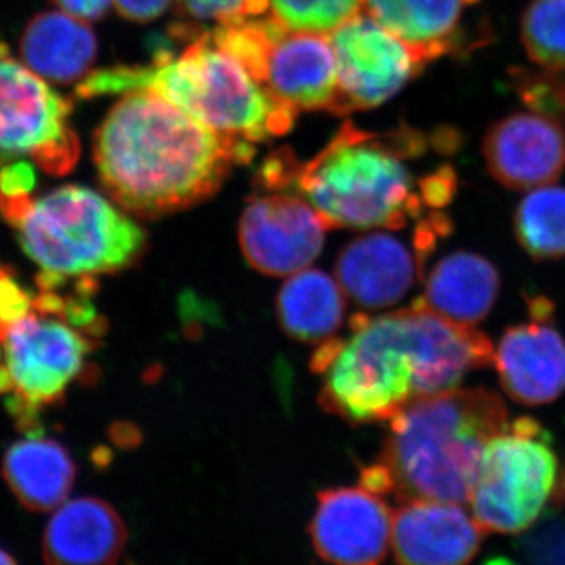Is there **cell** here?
Returning <instances> with one entry per match:
<instances>
[{"label": "cell", "instance_id": "6da1fadb", "mask_svg": "<svg viewBox=\"0 0 565 565\" xmlns=\"http://www.w3.org/2000/svg\"><path fill=\"white\" fill-rule=\"evenodd\" d=\"M493 344L475 326L407 310L351 321L345 340L322 341L311 360L322 375L321 405L349 423L390 422L422 397L451 392L470 371L493 362Z\"/></svg>", "mask_w": 565, "mask_h": 565}, {"label": "cell", "instance_id": "7a4b0ae2", "mask_svg": "<svg viewBox=\"0 0 565 565\" xmlns=\"http://www.w3.org/2000/svg\"><path fill=\"white\" fill-rule=\"evenodd\" d=\"M253 154L252 141L214 131L150 92L125 93L93 148L107 195L148 221L206 202Z\"/></svg>", "mask_w": 565, "mask_h": 565}, {"label": "cell", "instance_id": "3957f363", "mask_svg": "<svg viewBox=\"0 0 565 565\" xmlns=\"http://www.w3.org/2000/svg\"><path fill=\"white\" fill-rule=\"evenodd\" d=\"M508 424V407L492 390L416 399L390 419L382 455L364 468L360 486L399 503H468L482 451Z\"/></svg>", "mask_w": 565, "mask_h": 565}, {"label": "cell", "instance_id": "277c9868", "mask_svg": "<svg viewBox=\"0 0 565 565\" xmlns=\"http://www.w3.org/2000/svg\"><path fill=\"white\" fill-rule=\"evenodd\" d=\"M427 150L412 129L381 136L348 121L310 162L289 154L281 191L307 200L327 228L401 230L422 215V193L404 159Z\"/></svg>", "mask_w": 565, "mask_h": 565}, {"label": "cell", "instance_id": "5b68a950", "mask_svg": "<svg viewBox=\"0 0 565 565\" xmlns=\"http://www.w3.org/2000/svg\"><path fill=\"white\" fill-rule=\"evenodd\" d=\"M129 92L154 93L207 128L252 143L285 136L299 114L264 90L211 32L177 57L161 52L151 65L95 71L77 85L82 99Z\"/></svg>", "mask_w": 565, "mask_h": 565}, {"label": "cell", "instance_id": "8992f818", "mask_svg": "<svg viewBox=\"0 0 565 565\" xmlns=\"http://www.w3.org/2000/svg\"><path fill=\"white\" fill-rule=\"evenodd\" d=\"M0 214L40 267L39 288L122 273L147 250V233L128 212L82 185H63L41 196H0Z\"/></svg>", "mask_w": 565, "mask_h": 565}, {"label": "cell", "instance_id": "52a82bcc", "mask_svg": "<svg viewBox=\"0 0 565 565\" xmlns=\"http://www.w3.org/2000/svg\"><path fill=\"white\" fill-rule=\"evenodd\" d=\"M102 318L87 297L40 288L31 311L11 327L0 345V396L24 433L40 415L62 403L102 338Z\"/></svg>", "mask_w": 565, "mask_h": 565}, {"label": "cell", "instance_id": "ba28073f", "mask_svg": "<svg viewBox=\"0 0 565 565\" xmlns=\"http://www.w3.org/2000/svg\"><path fill=\"white\" fill-rule=\"evenodd\" d=\"M211 33L277 102L296 111L329 110L337 92L329 36L292 31L270 10L217 22Z\"/></svg>", "mask_w": 565, "mask_h": 565}, {"label": "cell", "instance_id": "9c48e42d", "mask_svg": "<svg viewBox=\"0 0 565 565\" xmlns=\"http://www.w3.org/2000/svg\"><path fill=\"white\" fill-rule=\"evenodd\" d=\"M559 476L553 438L520 416L486 445L471 489V514L490 533L519 534L537 522Z\"/></svg>", "mask_w": 565, "mask_h": 565}, {"label": "cell", "instance_id": "30bf717a", "mask_svg": "<svg viewBox=\"0 0 565 565\" xmlns=\"http://www.w3.org/2000/svg\"><path fill=\"white\" fill-rule=\"evenodd\" d=\"M71 114L73 103L14 61L0 41V169L32 162L52 177L70 173L81 156Z\"/></svg>", "mask_w": 565, "mask_h": 565}, {"label": "cell", "instance_id": "8fae6325", "mask_svg": "<svg viewBox=\"0 0 565 565\" xmlns=\"http://www.w3.org/2000/svg\"><path fill=\"white\" fill-rule=\"evenodd\" d=\"M329 39L337 58V92L329 110L337 115L381 106L426 66L370 14H356Z\"/></svg>", "mask_w": 565, "mask_h": 565}, {"label": "cell", "instance_id": "7c38bea8", "mask_svg": "<svg viewBox=\"0 0 565 565\" xmlns=\"http://www.w3.org/2000/svg\"><path fill=\"white\" fill-rule=\"evenodd\" d=\"M326 222L307 200L294 192H266L245 207L239 244L253 269L270 277L303 270L318 258Z\"/></svg>", "mask_w": 565, "mask_h": 565}, {"label": "cell", "instance_id": "4fadbf2b", "mask_svg": "<svg viewBox=\"0 0 565 565\" xmlns=\"http://www.w3.org/2000/svg\"><path fill=\"white\" fill-rule=\"evenodd\" d=\"M393 514L382 494L366 487L329 489L318 494L311 542L326 563H382L392 545Z\"/></svg>", "mask_w": 565, "mask_h": 565}, {"label": "cell", "instance_id": "5bb4252c", "mask_svg": "<svg viewBox=\"0 0 565 565\" xmlns=\"http://www.w3.org/2000/svg\"><path fill=\"white\" fill-rule=\"evenodd\" d=\"M531 322L505 330L493 353L500 384L515 403H553L565 392V341L552 326L553 303L530 299Z\"/></svg>", "mask_w": 565, "mask_h": 565}, {"label": "cell", "instance_id": "9a60e30c", "mask_svg": "<svg viewBox=\"0 0 565 565\" xmlns=\"http://www.w3.org/2000/svg\"><path fill=\"white\" fill-rule=\"evenodd\" d=\"M535 114L509 115L482 141L487 170L511 191H533L559 180L565 169V131Z\"/></svg>", "mask_w": 565, "mask_h": 565}, {"label": "cell", "instance_id": "2e32d148", "mask_svg": "<svg viewBox=\"0 0 565 565\" xmlns=\"http://www.w3.org/2000/svg\"><path fill=\"white\" fill-rule=\"evenodd\" d=\"M484 533L462 504L412 500L393 512L392 548L401 564H467L481 550Z\"/></svg>", "mask_w": 565, "mask_h": 565}, {"label": "cell", "instance_id": "e0dca14e", "mask_svg": "<svg viewBox=\"0 0 565 565\" xmlns=\"http://www.w3.org/2000/svg\"><path fill=\"white\" fill-rule=\"evenodd\" d=\"M423 275L416 252L385 233L359 237L345 245L337 263V277L345 296L363 308L399 302Z\"/></svg>", "mask_w": 565, "mask_h": 565}, {"label": "cell", "instance_id": "ac0fdd59", "mask_svg": "<svg viewBox=\"0 0 565 565\" xmlns=\"http://www.w3.org/2000/svg\"><path fill=\"white\" fill-rule=\"evenodd\" d=\"M126 537L125 523L109 503L84 497L55 509L41 550L47 564H114L122 555Z\"/></svg>", "mask_w": 565, "mask_h": 565}, {"label": "cell", "instance_id": "d6986e66", "mask_svg": "<svg viewBox=\"0 0 565 565\" xmlns=\"http://www.w3.org/2000/svg\"><path fill=\"white\" fill-rule=\"evenodd\" d=\"M2 475L25 509L51 512L68 500L76 481V463L65 446L35 430L7 449Z\"/></svg>", "mask_w": 565, "mask_h": 565}, {"label": "cell", "instance_id": "ffe728a7", "mask_svg": "<svg viewBox=\"0 0 565 565\" xmlns=\"http://www.w3.org/2000/svg\"><path fill=\"white\" fill-rule=\"evenodd\" d=\"M479 0H363V11L404 41L419 61L435 62L459 47L460 22Z\"/></svg>", "mask_w": 565, "mask_h": 565}, {"label": "cell", "instance_id": "44dd1931", "mask_svg": "<svg viewBox=\"0 0 565 565\" xmlns=\"http://www.w3.org/2000/svg\"><path fill=\"white\" fill-rule=\"evenodd\" d=\"M98 41L79 18L65 11L36 14L21 39L22 62L44 81L70 84L88 73Z\"/></svg>", "mask_w": 565, "mask_h": 565}, {"label": "cell", "instance_id": "7402d4cb", "mask_svg": "<svg viewBox=\"0 0 565 565\" xmlns=\"http://www.w3.org/2000/svg\"><path fill=\"white\" fill-rule=\"evenodd\" d=\"M500 274L484 256L456 252L430 270L422 302L434 313L462 326H476L492 310Z\"/></svg>", "mask_w": 565, "mask_h": 565}, {"label": "cell", "instance_id": "603a6c76", "mask_svg": "<svg viewBox=\"0 0 565 565\" xmlns=\"http://www.w3.org/2000/svg\"><path fill=\"white\" fill-rule=\"evenodd\" d=\"M280 326L303 343H322L340 329L345 292L340 281L321 270H299L281 286L277 299Z\"/></svg>", "mask_w": 565, "mask_h": 565}, {"label": "cell", "instance_id": "cb8c5ba5", "mask_svg": "<svg viewBox=\"0 0 565 565\" xmlns=\"http://www.w3.org/2000/svg\"><path fill=\"white\" fill-rule=\"evenodd\" d=\"M515 237L537 262L565 256V188L533 189L520 202L514 217Z\"/></svg>", "mask_w": 565, "mask_h": 565}, {"label": "cell", "instance_id": "d4e9b609", "mask_svg": "<svg viewBox=\"0 0 565 565\" xmlns=\"http://www.w3.org/2000/svg\"><path fill=\"white\" fill-rule=\"evenodd\" d=\"M520 36L535 65L565 71V0H533L520 20Z\"/></svg>", "mask_w": 565, "mask_h": 565}, {"label": "cell", "instance_id": "484cf974", "mask_svg": "<svg viewBox=\"0 0 565 565\" xmlns=\"http://www.w3.org/2000/svg\"><path fill=\"white\" fill-rule=\"evenodd\" d=\"M270 11L292 31L330 35L363 13V0H269Z\"/></svg>", "mask_w": 565, "mask_h": 565}, {"label": "cell", "instance_id": "4316f807", "mask_svg": "<svg viewBox=\"0 0 565 565\" xmlns=\"http://www.w3.org/2000/svg\"><path fill=\"white\" fill-rule=\"evenodd\" d=\"M511 87L531 114L565 125V74L548 68L515 66L508 73Z\"/></svg>", "mask_w": 565, "mask_h": 565}, {"label": "cell", "instance_id": "83f0119b", "mask_svg": "<svg viewBox=\"0 0 565 565\" xmlns=\"http://www.w3.org/2000/svg\"><path fill=\"white\" fill-rule=\"evenodd\" d=\"M516 552L530 563L565 564V520L548 512L527 527L516 542Z\"/></svg>", "mask_w": 565, "mask_h": 565}, {"label": "cell", "instance_id": "f1b7e54d", "mask_svg": "<svg viewBox=\"0 0 565 565\" xmlns=\"http://www.w3.org/2000/svg\"><path fill=\"white\" fill-rule=\"evenodd\" d=\"M33 294L25 291L9 267L0 266V345L11 327L31 311Z\"/></svg>", "mask_w": 565, "mask_h": 565}, {"label": "cell", "instance_id": "f546056e", "mask_svg": "<svg viewBox=\"0 0 565 565\" xmlns=\"http://www.w3.org/2000/svg\"><path fill=\"white\" fill-rule=\"evenodd\" d=\"M178 3L196 20L217 22L270 10L269 0H178Z\"/></svg>", "mask_w": 565, "mask_h": 565}, {"label": "cell", "instance_id": "4dcf8cb0", "mask_svg": "<svg viewBox=\"0 0 565 565\" xmlns=\"http://www.w3.org/2000/svg\"><path fill=\"white\" fill-rule=\"evenodd\" d=\"M424 204L440 210L452 202L457 189V177L451 167H441L418 181Z\"/></svg>", "mask_w": 565, "mask_h": 565}, {"label": "cell", "instance_id": "1f68e13d", "mask_svg": "<svg viewBox=\"0 0 565 565\" xmlns=\"http://www.w3.org/2000/svg\"><path fill=\"white\" fill-rule=\"evenodd\" d=\"M115 9L132 22H150L161 17L170 0H114Z\"/></svg>", "mask_w": 565, "mask_h": 565}, {"label": "cell", "instance_id": "d6a6232c", "mask_svg": "<svg viewBox=\"0 0 565 565\" xmlns=\"http://www.w3.org/2000/svg\"><path fill=\"white\" fill-rule=\"evenodd\" d=\"M62 11L82 21H98L106 17L111 0H54Z\"/></svg>", "mask_w": 565, "mask_h": 565}, {"label": "cell", "instance_id": "836d02e7", "mask_svg": "<svg viewBox=\"0 0 565 565\" xmlns=\"http://www.w3.org/2000/svg\"><path fill=\"white\" fill-rule=\"evenodd\" d=\"M14 563H17L14 557L11 556L10 553H7L6 550L0 548V565Z\"/></svg>", "mask_w": 565, "mask_h": 565}]
</instances>
